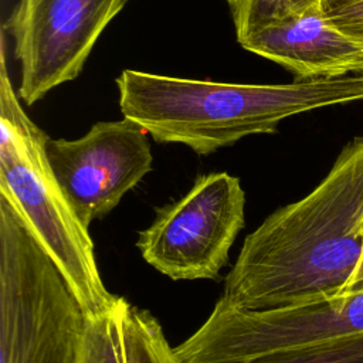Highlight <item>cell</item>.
Returning a JSON list of instances; mask_svg holds the SVG:
<instances>
[{
    "mask_svg": "<svg viewBox=\"0 0 363 363\" xmlns=\"http://www.w3.org/2000/svg\"><path fill=\"white\" fill-rule=\"evenodd\" d=\"M0 196L10 200L61 271L86 318L112 312L111 294L95 258L89 228L57 182L47 156L48 136L27 116L0 47Z\"/></svg>",
    "mask_w": 363,
    "mask_h": 363,
    "instance_id": "3",
    "label": "cell"
},
{
    "mask_svg": "<svg viewBox=\"0 0 363 363\" xmlns=\"http://www.w3.org/2000/svg\"><path fill=\"white\" fill-rule=\"evenodd\" d=\"M231 363H363V332L281 349Z\"/></svg>",
    "mask_w": 363,
    "mask_h": 363,
    "instance_id": "11",
    "label": "cell"
},
{
    "mask_svg": "<svg viewBox=\"0 0 363 363\" xmlns=\"http://www.w3.org/2000/svg\"><path fill=\"white\" fill-rule=\"evenodd\" d=\"M52 173L81 221L111 213L123 196L152 170L147 132L136 122H96L78 139L47 140Z\"/></svg>",
    "mask_w": 363,
    "mask_h": 363,
    "instance_id": "8",
    "label": "cell"
},
{
    "mask_svg": "<svg viewBox=\"0 0 363 363\" xmlns=\"http://www.w3.org/2000/svg\"><path fill=\"white\" fill-rule=\"evenodd\" d=\"M35 0H18V3L16 4V7H26V6H28V4H31V3H34Z\"/></svg>",
    "mask_w": 363,
    "mask_h": 363,
    "instance_id": "17",
    "label": "cell"
},
{
    "mask_svg": "<svg viewBox=\"0 0 363 363\" xmlns=\"http://www.w3.org/2000/svg\"><path fill=\"white\" fill-rule=\"evenodd\" d=\"M322 7L336 27L363 43V0H323Z\"/></svg>",
    "mask_w": 363,
    "mask_h": 363,
    "instance_id": "14",
    "label": "cell"
},
{
    "mask_svg": "<svg viewBox=\"0 0 363 363\" xmlns=\"http://www.w3.org/2000/svg\"><path fill=\"white\" fill-rule=\"evenodd\" d=\"M85 329L61 271L0 196V363H81Z\"/></svg>",
    "mask_w": 363,
    "mask_h": 363,
    "instance_id": "4",
    "label": "cell"
},
{
    "mask_svg": "<svg viewBox=\"0 0 363 363\" xmlns=\"http://www.w3.org/2000/svg\"><path fill=\"white\" fill-rule=\"evenodd\" d=\"M363 259V136L305 197L271 213L242 242L216 302L269 311L342 296Z\"/></svg>",
    "mask_w": 363,
    "mask_h": 363,
    "instance_id": "1",
    "label": "cell"
},
{
    "mask_svg": "<svg viewBox=\"0 0 363 363\" xmlns=\"http://www.w3.org/2000/svg\"><path fill=\"white\" fill-rule=\"evenodd\" d=\"M118 305L109 313L86 318L81 363H125Z\"/></svg>",
    "mask_w": 363,
    "mask_h": 363,
    "instance_id": "12",
    "label": "cell"
},
{
    "mask_svg": "<svg viewBox=\"0 0 363 363\" xmlns=\"http://www.w3.org/2000/svg\"><path fill=\"white\" fill-rule=\"evenodd\" d=\"M231 13L237 41L284 14L285 0H225Z\"/></svg>",
    "mask_w": 363,
    "mask_h": 363,
    "instance_id": "13",
    "label": "cell"
},
{
    "mask_svg": "<svg viewBox=\"0 0 363 363\" xmlns=\"http://www.w3.org/2000/svg\"><path fill=\"white\" fill-rule=\"evenodd\" d=\"M362 332L363 291L269 311L216 303L201 326L174 346V353L180 363H231Z\"/></svg>",
    "mask_w": 363,
    "mask_h": 363,
    "instance_id": "6",
    "label": "cell"
},
{
    "mask_svg": "<svg viewBox=\"0 0 363 363\" xmlns=\"http://www.w3.org/2000/svg\"><path fill=\"white\" fill-rule=\"evenodd\" d=\"M322 1L323 0H285V3H284V14L282 16H285L288 13L301 11V10H305V9L312 7V6L322 4Z\"/></svg>",
    "mask_w": 363,
    "mask_h": 363,
    "instance_id": "15",
    "label": "cell"
},
{
    "mask_svg": "<svg viewBox=\"0 0 363 363\" xmlns=\"http://www.w3.org/2000/svg\"><path fill=\"white\" fill-rule=\"evenodd\" d=\"M363 291V259L360 261L349 286L346 288V292L345 295L347 294H354V292H362Z\"/></svg>",
    "mask_w": 363,
    "mask_h": 363,
    "instance_id": "16",
    "label": "cell"
},
{
    "mask_svg": "<svg viewBox=\"0 0 363 363\" xmlns=\"http://www.w3.org/2000/svg\"><path fill=\"white\" fill-rule=\"evenodd\" d=\"M238 44L285 67L298 79L363 72V43L336 27L322 4L288 13Z\"/></svg>",
    "mask_w": 363,
    "mask_h": 363,
    "instance_id": "9",
    "label": "cell"
},
{
    "mask_svg": "<svg viewBox=\"0 0 363 363\" xmlns=\"http://www.w3.org/2000/svg\"><path fill=\"white\" fill-rule=\"evenodd\" d=\"M245 225V191L227 172L201 174L139 231L142 258L173 281L216 279Z\"/></svg>",
    "mask_w": 363,
    "mask_h": 363,
    "instance_id": "5",
    "label": "cell"
},
{
    "mask_svg": "<svg viewBox=\"0 0 363 363\" xmlns=\"http://www.w3.org/2000/svg\"><path fill=\"white\" fill-rule=\"evenodd\" d=\"M116 86L123 118L156 142L210 155L247 136L274 133L289 116L363 99V72L289 84H231L123 69Z\"/></svg>",
    "mask_w": 363,
    "mask_h": 363,
    "instance_id": "2",
    "label": "cell"
},
{
    "mask_svg": "<svg viewBox=\"0 0 363 363\" xmlns=\"http://www.w3.org/2000/svg\"><path fill=\"white\" fill-rule=\"evenodd\" d=\"M119 323L125 363H180L160 322L147 311L119 299Z\"/></svg>",
    "mask_w": 363,
    "mask_h": 363,
    "instance_id": "10",
    "label": "cell"
},
{
    "mask_svg": "<svg viewBox=\"0 0 363 363\" xmlns=\"http://www.w3.org/2000/svg\"><path fill=\"white\" fill-rule=\"evenodd\" d=\"M129 0H35L7 20L20 68L18 96L33 105L75 79L106 26Z\"/></svg>",
    "mask_w": 363,
    "mask_h": 363,
    "instance_id": "7",
    "label": "cell"
}]
</instances>
